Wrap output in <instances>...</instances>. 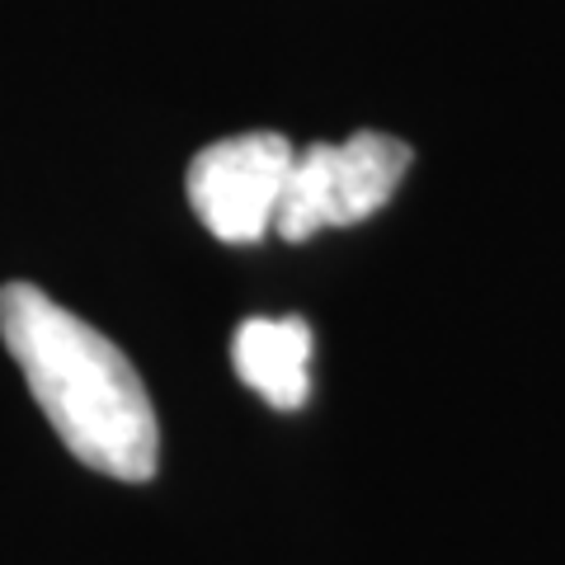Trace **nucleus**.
<instances>
[{
	"mask_svg": "<svg viewBox=\"0 0 565 565\" xmlns=\"http://www.w3.org/2000/svg\"><path fill=\"white\" fill-rule=\"evenodd\" d=\"M0 340L76 462L114 481H151L161 429L147 382L109 334L85 326L33 282H6Z\"/></svg>",
	"mask_w": 565,
	"mask_h": 565,
	"instance_id": "1",
	"label": "nucleus"
},
{
	"mask_svg": "<svg viewBox=\"0 0 565 565\" xmlns=\"http://www.w3.org/2000/svg\"><path fill=\"white\" fill-rule=\"evenodd\" d=\"M415 151L386 132H353L340 147L316 141L292 156L274 232L282 241H311L326 226H359L392 203Z\"/></svg>",
	"mask_w": 565,
	"mask_h": 565,
	"instance_id": "2",
	"label": "nucleus"
},
{
	"mask_svg": "<svg viewBox=\"0 0 565 565\" xmlns=\"http://www.w3.org/2000/svg\"><path fill=\"white\" fill-rule=\"evenodd\" d=\"M292 156L297 151L282 132H241L203 147L184 174L199 222L226 245L259 241L278 217Z\"/></svg>",
	"mask_w": 565,
	"mask_h": 565,
	"instance_id": "3",
	"label": "nucleus"
},
{
	"mask_svg": "<svg viewBox=\"0 0 565 565\" xmlns=\"http://www.w3.org/2000/svg\"><path fill=\"white\" fill-rule=\"evenodd\" d=\"M232 359L241 382L250 386L259 401H269L274 411H302L311 396V326L297 316H255L245 321L232 340Z\"/></svg>",
	"mask_w": 565,
	"mask_h": 565,
	"instance_id": "4",
	"label": "nucleus"
}]
</instances>
